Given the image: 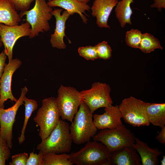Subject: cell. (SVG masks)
I'll return each instance as SVG.
<instances>
[{
  "mask_svg": "<svg viewBox=\"0 0 165 165\" xmlns=\"http://www.w3.org/2000/svg\"><path fill=\"white\" fill-rule=\"evenodd\" d=\"M146 104V102L132 96L124 99L118 106L122 118L134 127L149 125L145 112Z\"/></svg>",
  "mask_w": 165,
  "mask_h": 165,
  "instance_id": "obj_8",
  "label": "cell"
},
{
  "mask_svg": "<svg viewBox=\"0 0 165 165\" xmlns=\"http://www.w3.org/2000/svg\"><path fill=\"white\" fill-rule=\"evenodd\" d=\"M43 155L40 152L38 154L30 152L26 165H42Z\"/></svg>",
  "mask_w": 165,
  "mask_h": 165,
  "instance_id": "obj_31",
  "label": "cell"
},
{
  "mask_svg": "<svg viewBox=\"0 0 165 165\" xmlns=\"http://www.w3.org/2000/svg\"><path fill=\"white\" fill-rule=\"evenodd\" d=\"M111 152L102 143L86 142L79 151L69 154V160L76 165H111Z\"/></svg>",
  "mask_w": 165,
  "mask_h": 165,
  "instance_id": "obj_3",
  "label": "cell"
},
{
  "mask_svg": "<svg viewBox=\"0 0 165 165\" xmlns=\"http://www.w3.org/2000/svg\"><path fill=\"white\" fill-rule=\"evenodd\" d=\"M94 141H100L111 152L124 147H132L135 143L134 134L122 125L113 129L101 130L93 138Z\"/></svg>",
  "mask_w": 165,
  "mask_h": 165,
  "instance_id": "obj_6",
  "label": "cell"
},
{
  "mask_svg": "<svg viewBox=\"0 0 165 165\" xmlns=\"http://www.w3.org/2000/svg\"><path fill=\"white\" fill-rule=\"evenodd\" d=\"M56 99L61 119L72 123L83 102L80 92L73 87L61 85Z\"/></svg>",
  "mask_w": 165,
  "mask_h": 165,
  "instance_id": "obj_7",
  "label": "cell"
},
{
  "mask_svg": "<svg viewBox=\"0 0 165 165\" xmlns=\"http://www.w3.org/2000/svg\"><path fill=\"white\" fill-rule=\"evenodd\" d=\"M63 9H54L52 12L53 16L56 19V26L54 32L51 35L50 42L52 47L59 49H65L66 45L64 41V37L66 36L65 30L67 20L71 14L66 10L61 14Z\"/></svg>",
  "mask_w": 165,
  "mask_h": 165,
  "instance_id": "obj_14",
  "label": "cell"
},
{
  "mask_svg": "<svg viewBox=\"0 0 165 165\" xmlns=\"http://www.w3.org/2000/svg\"><path fill=\"white\" fill-rule=\"evenodd\" d=\"M35 0H10L17 11L23 12L28 10Z\"/></svg>",
  "mask_w": 165,
  "mask_h": 165,
  "instance_id": "obj_29",
  "label": "cell"
},
{
  "mask_svg": "<svg viewBox=\"0 0 165 165\" xmlns=\"http://www.w3.org/2000/svg\"><path fill=\"white\" fill-rule=\"evenodd\" d=\"M25 106V118L24 123L20 136L18 138V142L21 144L25 139V132L29 119L32 113L38 108L37 101L34 100L29 99L25 97L24 100Z\"/></svg>",
  "mask_w": 165,
  "mask_h": 165,
  "instance_id": "obj_22",
  "label": "cell"
},
{
  "mask_svg": "<svg viewBox=\"0 0 165 165\" xmlns=\"http://www.w3.org/2000/svg\"><path fill=\"white\" fill-rule=\"evenodd\" d=\"M3 45L2 42V41L1 37H0V48L2 47V45Z\"/></svg>",
  "mask_w": 165,
  "mask_h": 165,
  "instance_id": "obj_37",
  "label": "cell"
},
{
  "mask_svg": "<svg viewBox=\"0 0 165 165\" xmlns=\"http://www.w3.org/2000/svg\"><path fill=\"white\" fill-rule=\"evenodd\" d=\"M28 153L23 152L12 156L10 165H26L29 157Z\"/></svg>",
  "mask_w": 165,
  "mask_h": 165,
  "instance_id": "obj_30",
  "label": "cell"
},
{
  "mask_svg": "<svg viewBox=\"0 0 165 165\" xmlns=\"http://www.w3.org/2000/svg\"><path fill=\"white\" fill-rule=\"evenodd\" d=\"M78 51L79 55L87 60L94 61L98 58L95 46L80 47Z\"/></svg>",
  "mask_w": 165,
  "mask_h": 165,
  "instance_id": "obj_27",
  "label": "cell"
},
{
  "mask_svg": "<svg viewBox=\"0 0 165 165\" xmlns=\"http://www.w3.org/2000/svg\"><path fill=\"white\" fill-rule=\"evenodd\" d=\"M154 3L150 6L151 8H156L159 11L165 8V0H153Z\"/></svg>",
  "mask_w": 165,
  "mask_h": 165,
  "instance_id": "obj_33",
  "label": "cell"
},
{
  "mask_svg": "<svg viewBox=\"0 0 165 165\" xmlns=\"http://www.w3.org/2000/svg\"><path fill=\"white\" fill-rule=\"evenodd\" d=\"M7 57L4 50L0 53V78L2 77L3 72Z\"/></svg>",
  "mask_w": 165,
  "mask_h": 165,
  "instance_id": "obj_32",
  "label": "cell"
},
{
  "mask_svg": "<svg viewBox=\"0 0 165 165\" xmlns=\"http://www.w3.org/2000/svg\"><path fill=\"white\" fill-rule=\"evenodd\" d=\"M98 58L103 60L110 59L112 55V50L107 42L104 41L95 46Z\"/></svg>",
  "mask_w": 165,
  "mask_h": 165,
  "instance_id": "obj_26",
  "label": "cell"
},
{
  "mask_svg": "<svg viewBox=\"0 0 165 165\" xmlns=\"http://www.w3.org/2000/svg\"><path fill=\"white\" fill-rule=\"evenodd\" d=\"M21 20L10 0H0V23L14 26L19 25Z\"/></svg>",
  "mask_w": 165,
  "mask_h": 165,
  "instance_id": "obj_19",
  "label": "cell"
},
{
  "mask_svg": "<svg viewBox=\"0 0 165 165\" xmlns=\"http://www.w3.org/2000/svg\"><path fill=\"white\" fill-rule=\"evenodd\" d=\"M132 147L139 154L142 165L158 164V157L162 152L158 148H150L147 144L136 138Z\"/></svg>",
  "mask_w": 165,
  "mask_h": 165,
  "instance_id": "obj_17",
  "label": "cell"
},
{
  "mask_svg": "<svg viewBox=\"0 0 165 165\" xmlns=\"http://www.w3.org/2000/svg\"><path fill=\"white\" fill-rule=\"evenodd\" d=\"M142 34L138 29H132L127 31L126 34L125 41L129 46L139 49Z\"/></svg>",
  "mask_w": 165,
  "mask_h": 165,
  "instance_id": "obj_25",
  "label": "cell"
},
{
  "mask_svg": "<svg viewBox=\"0 0 165 165\" xmlns=\"http://www.w3.org/2000/svg\"><path fill=\"white\" fill-rule=\"evenodd\" d=\"M49 6L52 7H58L67 11L71 15L75 13L78 14L82 21L86 24L88 20L85 16V11H89L90 7L87 4L82 3L78 0H53L47 2Z\"/></svg>",
  "mask_w": 165,
  "mask_h": 165,
  "instance_id": "obj_18",
  "label": "cell"
},
{
  "mask_svg": "<svg viewBox=\"0 0 165 165\" xmlns=\"http://www.w3.org/2000/svg\"><path fill=\"white\" fill-rule=\"evenodd\" d=\"M69 154L48 153L43 154L42 165H72Z\"/></svg>",
  "mask_w": 165,
  "mask_h": 165,
  "instance_id": "obj_23",
  "label": "cell"
},
{
  "mask_svg": "<svg viewBox=\"0 0 165 165\" xmlns=\"http://www.w3.org/2000/svg\"><path fill=\"white\" fill-rule=\"evenodd\" d=\"M0 95H1V90H0Z\"/></svg>",
  "mask_w": 165,
  "mask_h": 165,
  "instance_id": "obj_38",
  "label": "cell"
},
{
  "mask_svg": "<svg viewBox=\"0 0 165 165\" xmlns=\"http://www.w3.org/2000/svg\"><path fill=\"white\" fill-rule=\"evenodd\" d=\"M102 114H95L93 116V122L97 129H113L123 125L118 105H112L105 108Z\"/></svg>",
  "mask_w": 165,
  "mask_h": 165,
  "instance_id": "obj_13",
  "label": "cell"
},
{
  "mask_svg": "<svg viewBox=\"0 0 165 165\" xmlns=\"http://www.w3.org/2000/svg\"><path fill=\"white\" fill-rule=\"evenodd\" d=\"M111 165H141V159L132 147H124L111 153Z\"/></svg>",
  "mask_w": 165,
  "mask_h": 165,
  "instance_id": "obj_16",
  "label": "cell"
},
{
  "mask_svg": "<svg viewBox=\"0 0 165 165\" xmlns=\"http://www.w3.org/2000/svg\"><path fill=\"white\" fill-rule=\"evenodd\" d=\"M145 112L150 123L160 127L165 125V104L146 102Z\"/></svg>",
  "mask_w": 165,
  "mask_h": 165,
  "instance_id": "obj_20",
  "label": "cell"
},
{
  "mask_svg": "<svg viewBox=\"0 0 165 165\" xmlns=\"http://www.w3.org/2000/svg\"><path fill=\"white\" fill-rule=\"evenodd\" d=\"M21 64V61L19 59L16 58L13 59L5 65L3 72L0 79V108H4L5 102L8 99L15 102L17 100L12 93L11 82L13 74Z\"/></svg>",
  "mask_w": 165,
  "mask_h": 165,
  "instance_id": "obj_12",
  "label": "cell"
},
{
  "mask_svg": "<svg viewBox=\"0 0 165 165\" xmlns=\"http://www.w3.org/2000/svg\"><path fill=\"white\" fill-rule=\"evenodd\" d=\"M35 0V5L32 9L20 12L19 14L21 18L26 16V22L31 26L30 38L38 36L40 32L49 31L50 27L48 21L53 16V8L49 6L46 0Z\"/></svg>",
  "mask_w": 165,
  "mask_h": 165,
  "instance_id": "obj_4",
  "label": "cell"
},
{
  "mask_svg": "<svg viewBox=\"0 0 165 165\" xmlns=\"http://www.w3.org/2000/svg\"><path fill=\"white\" fill-rule=\"evenodd\" d=\"M139 49L145 53H149L157 49H163L158 39L150 34H142Z\"/></svg>",
  "mask_w": 165,
  "mask_h": 165,
  "instance_id": "obj_24",
  "label": "cell"
},
{
  "mask_svg": "<svg viewBox=\"0 0 165 165\" xmlns=\"http://www.w3.org/2000/svg\"><path fill=\"white\" fill-rule=\"evenodd\" d=\"M93 113L83 102L80 105L69 126L72 141L81 145L89 141L97 134V129L93 122Z\"/></svg>",
  "mask_w": 165,
  "mask_h": 165,
  "instance_id": "obj_2",
  "label": "cell"
},
{
  "mask_svg": "<svg viewBox=\"0 0 165 165\" xmlns=\"http://www.w3.org/2000/svg\"><path fill=\"white\" fill-rule=\"evenodd\" d=\"M11 148L6 140L0 135V165H5L10 156Z\"/></svg>",
  "mask_w": 165,
  "mask_h": 165,
  "instance_id": "obj_28",
  "label": "cell"
},
{
  "mask_svg": "<svg viewBox=\"0 0 165 165\" xmlns=\"http://www.w3.org/2000/svg\"><path fill=\"white\" fill-rule=\"evenodd\" d=\"M161 165H165V156L164 155L163 156V159L161 161Z\"/></svg>",
  "mask_w": 165,
  "mask_h": 165,
  "instance_id": "obj_35",
  "label": "cell"
},
{
  "mask_svg": "<svg viewBox=\"0 0 165 165\" xmlns=\"http://www.w3.org/2000/svg\"><path fill=\"white\" fill-rule=\"evenodd\" d=\"M160 132L156 136V139L161 143L165 144V126L161 127Z\"/></svg>",
  "mask_w": 165,
  "mask_h": 165,
  "instance_id": "obj_34",
  "label": "cell"
},
{
  "mask_svg": "<svg viewBox=\"0 0 165 165\" xmlns=\"http://www.w3.org/2000/svg\"><path fill=\"white\" fill-rule=\"evenodd\" d=\"M80 2L83 3L87 4L90 0H78Z\"/></svg>",
  "mask_w": 165,
  "mask_h": 165,
  "instance_id": "obj_36",
  "label": "cell"
},
{
  "mask_svg": "<svg viewBox=\"0 0 165 165\" xmlns=\"http://www.w3.org/2000/svg\"><path fill=\"white\" fill-rule=\"evenodd\" d=\"M56 99L54 97L45 98L33 118L36 126L39 127V136L43 140L50 134L60 119Z\"/></svg>",
  "mask_w": 165,
  "mask_h": 165,
  "instance_id": "obj_5",
  "label": "cell"
},
{
  "mask_svg": "<svg viewBox=\"0 0 165 165\" xmlns=\"http://www.w3.org/2000/svg\"><path fill=\"white\" fill-rule=\"evenodd\" d=\"M111 88L105 83L95 82L89 89L80 92L83 102L86 104L93 114L97 109L112 105L110 95Z\"/></svg>",
  "mask_w": 165,
  "mask_h": 165,
  "instance_id": "obj_9",
  "label": "cell"
},
{
  "mask_svg": "<svg viewBox=\"0 0 165 165\" xmlns=\"http://www.w3.org/2000/svg\"><path fill=\"white\" fill-rule=\"evenodd\" d=\"M31 30L30 24L27 22L14 26L0 23V37L9 62L13 59V49L16 42L21 37L29 36Z\"/></svg>",
  "mask_w": 165,
  "mask_h": 165,
  "instance_id": "obj_11",
  "label": "cell"
},
{
  "mask_svg": "<svg viewBox=\"0 0 165 165\" xmlns=\"http://www.w3.org/2000/svg\"><path fill=\"white\" fill-rule=\"evenodd\" d=\"M20 96L12 107L6 109L0 108V135L10 148L13 147V128L17 111L23 104L28 90L26 86L21 89Z\"/></svg>",
  "mask_w": 165,
  "mask_h": 165,
  "instance_id": "obj_10",
  "label": "cell"
},
{
  "mask_svg": "<svg viewBox=\"0 0 165 165\" xmlns=\"http://www.w3.org/2000/svg\"><path fill=\"white\" fill-rule=\"evenodd\" d=\"M47 0V1H48V2L51 1H52L53 0Z\"/></svg>",
  "mask_w": 165,
  "mask_h": 165,
  "instance_id": "obj_39",
  "label": "cell"
},
{
  "mask_svg": "<svg viewBox=\"0 0 165 165\" xmlns=\"http://www.w3.org/2000/svg\"><path fill=\"white\" fill-rule=\"evenodd\" d=\"M68 123L60 119L49 136L37 146L36 149L43 154L70 152L73 142Z\"/></svg>",
  "mask_w": 165,
  "mask_h": 165,
  "instance_id": "obj_1",
  "label": "cell"
},
{
  "mask_svg": "<svg viewBox=\"0 0 165 165\" xmlns=\"http://www.w3.org/2000/svg\"><path fill=\"white\" fill-rule=\"evenodd\" d=\"M133 2L134 0H122L116 5V15L122 28L127 24H132L130 17L133 12L130 5Z\"/></svg>",
  "mask_w": 165,
  "mask_h": 165,
  "instance_id": "obj_21",
  "label": "cell"
},
{
  "mask_svg": "<svg viewBox=\"0 0 165 165\" xmlns=\"http://www.w3.org/2000/svg\"><path fill=\"white\" fill-rule=\"evenodd\" d=\"M118 0H95L91 8L92 15L96 18V24L101 28H110L108 21Z\"/></svg>",
  "mask_w": 165,
  "mask_h": 165,
  "instance_id": "obj_15",
  "label": "cell"
}]
</instances>
